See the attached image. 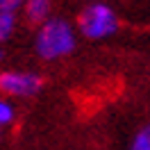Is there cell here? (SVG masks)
Here are the masks:
<instances>
[{
  "label": "cell",
  "mask_w": 150,
  "mask_h": 150,
  "mask_svg": "<svg viewBox=\"0 0 150 150\" xmlns=\"http://www.w3.org/2000/svg\"><path fill=\"white\" fill-rule=\"evenodd\" d=\"M75 46H77V32H75L73 23H68L66 18L52 16L43 25L37 28V34H34V52L43 62L64 59V57H68L75 50Z\"/></svg>",
  "instance_id": "cell-1"
},
{
  "label": "cell",
  "mask_w": 150,
  "mask_h": 150,
  "mask_svg": "<svg viewBox=\"0 0 150 150\" xmlns=\"http://www.w3.org/2000/svg\"><path fill=\"white\" fill-rule=\"evenodd\" d=\"M118 14L107 2H89L77 14V32L89 41H103L118 32Z\"/></svg>",
  "instance_id": "cell-2"
},
{
  "label": "cell",
  "mask_w": 150,
  "mask_h": 150,
  "mask_svg": "<svg viewBox=\"0 0 150 150\" xmlns=\"http://www.w3.org/2000/svg\"><path fill=\"white\" fill-rule=\"evenodd\" d=\"M43 86V77L34 71H2L0 73V96L5 98H32L37 96Z\"/></svg>",
  "instance_id": "cell-3"
},
{
  "label": "cell",
  "mask_w": 150,
  "mask_h": 150,
  "mask_svg": "<svg viewBox=\"0 0 150 150\" xmlns=\"http://www.w3.org/2000/svg\"><path fill=\"white\" fill-rule=\"evenodd\" d=\"M50 9H52L50 0H25V5H23L25 18H28L30 23H34V25H43L48 18H52V16H50Z\"/></svg>",
  "instance_id": "cell-4"
},
{
  "label": "cell",
  "mask_w": 150,
  "mask_h": 150,
  "mask_svg": "<svg viewBox=\"0 0 150 150\" xmlns=\"http://www.w3.org/2000/svg\"><path fill=\"white\" fill-rule=\"evenodd\" d=\"M16 30V14H9V11H0V46L5 41H9L11 34Z\"/></svg>",
  "instance_id": "cell-5"
},
{
  "label": "cell",
  "mask_w": 150,
  "mask_h": 150,
  "mask_svg": "<svg viewBox=\"0 0 150 150\" xmlns=\"http://www.w3.org/2000/svg\"><path fill=\"white\" fill-rule=\"evenodd\" d=\"M14 121H16V107H14V103L9 98L0 96V130L11 125Z\"/></svg>",
  "instance_id": "cell-6"
},
{
  "label": "cell",
  "mask_w": 150,
  "mask_h": 150,
  "mask_svg": "<svg viewBox=\"0 0 150 150\" xmlns=\"http://www.w3.org/2000/svg\"><path fill=\"white\" fill-rule=\"evenodd\" d=\"M130 150H150V130H141L134 134Z\"/></svg>",
  "instance_id": "cell-7"
},
{
  "label": "cell",
  "mask_w": 150,
  "mask_h": 150,
  "mask_svg": "<svg viewBox=\"0 0 150 150\" xmlns=\"http://www.w3.org/2000/svg\"><path fill=\"white\" fill-rule=\"evenodd\" d=\"M25 5V0H0V11H9V14H16Z\"/></svg>",
  "instance_id": "cell-8"
},
{
  "label": "cell",
  "mask_w": 150,
  "mask_h": 150,
  "mask_svg": "<svg viewBox=\"0 0 150 150\" xmlns=\"http://www.w3.org/2000/svg\"><path fill=\"white\" fill-rule=\"evenodd\" d=\"M2 57H5V52H2V48H0V62H2Z\"/></svg>",
  "instance_id": "cell-9"
},
{
  "label": "cell",
  "mask_w": 150,
  "mask_h": 150,
  "mask_svg": "<svg viewBox=\"0 0 150 150\" xmlns=\"http://www.w3.org/2000/svg\"><path fill=\"white\" fill-rule=\"evenodd\" d=\"M89 2H103V0H89Z\"/></svg>",
  "instance_id": "cell-10"
},
{
  "label": "cell",
  "mask_w": 150,
  "mask_h": 150,
  "mask_svg": "<svg viewBox=\"0 0 150 150\" xmlns=\"http://www.w3.org/2000/svg\"><path fill=\"white\" fill-rule=\"evenodd\" d=\"M148 130H150V127H148Z\"/></svg>",
  "instance_id": "cell-11"
}]
</instances>
